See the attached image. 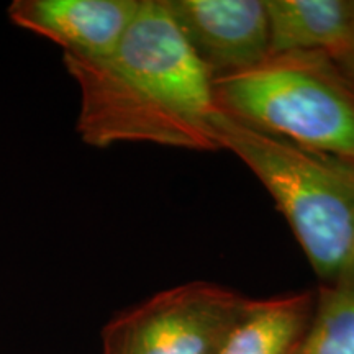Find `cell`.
Segmentation results:
<instances>
[{
  "mask_svg": "<svg viewBox=\"0 0 354 354\" xmlns=\"http://www.w3.org/2000/svg\"><path fill=\"white\" fill-rule=\"evenodd\" d=\"M81 95L77 133L92 148L153 143L218 151L214 77L197 59L166 0H141L107 56H63Z\"/></svg>",
  "mask_w": 354,
  "mask_h": 354,
  "instance_id": "cell-1",
  "label": "cell"
},
{
  "mask_svg": "<svg viewBox=\"0 0 354 354\" xmlns=\"http://www.w3.org/2000/svg\"><path fill=\"white\" fill-rule=\"evenodd\" d=\"M215 136L254 172L323 284L354 279V161L256 130L227 113Z\"/></svg>",
  "mask_w": 354,
  "mask_h": 354,
  "instance_id": "cell-2",
  "label": "cell"
},
{
  "mask_svg": "<svg viewBox=\"0 0 354 354\" xmlns=\"http://www.w3.org/2000/svg\"><path fill=\"white\" fill-rule=\"evenodd\" d=\"M220 112L305 148L354 161V87L320 51L268 56L214 79Z\"/></svg>",
  "mask_w": 354,
  "mask_h": 354,
  "instance_id": "cell-3",
  "label": "cell"
},
{
  "mask_svg": "<svg viewBox=\"0 0 354 354\" xmlns=\"http://www.w3.org/2000/svg\"><path fill=\"white\" fill-rule=\"evenodd\" d=\"M246 297L214 282H187L117 313L102 354H216Z\"/></svg>",
  "mask_w": 354,
  "mask_h": 354,
  "instance_id": "cell-4",
  "label": "cell"
},
{
  "mask_svg": "<svg viewBox=\"0 0 354 354\" xmlns=\"http://www.w3.org/2000/svg\"><path fill=\"white\" fill-rule=\"evenodd\" d=\"M180 32L214 79L269 56L266 0H166Z\"/></svg>",
  "mask_w": 354,
  "mask_h": 354,
  "instance_id": "cell-5",
  "label": "cell"
},
{
  "mask_svg": "<svg viewBox=\"0 0 354 354\" xmlns=\"http://www.w3.org/2000/svg\"><path fill=\"white\" fill-rule=\"evenodd\" d=\"M141 0H13L8 19L63 48L64 56H107L135 20Z\"/></svg>",
  "mask_w": 354,
  "mask_h": 354,
  "instance_id": "cell-6",
  "label": "cell"
},
{
  "mask_svg": "<svg viewBox=\"0 0 354 354\" xmlns=\"http://www.w3.org/2000/svg\"><path fill=\"white\" fill-rule=\"evenodd\" d=\"M313 308L312 292L245 299L216 354H297Z\"/></svg>",
  "mask_w": 354,
  "mask_h": 354,
  "instance_id": "cell-7",
  "label": "cell"
},
{
  "mask_svg": "<svg viewBox=\"0 0 354 354\" xmlns=\"http://www.w3.org/2000/svg\"><path fill=\"white\" fill-rule=\"evenodd\" d=\"M269 56L289 51H320L330 57L348 43L353 0H266Z\"/></svg>",
  "mask_w": 354,
  "mask_h": 354,
  "instance_id": "cell-8",
  "label": "cell"
},
{
  "mask_svg": "<svg viewBox=\"0 0 354 354\" xmlns=\"http://www.w3.org/2000/svg\"><path fill=\"white\" fill-rule=\"evenodd\" d=\"M297 354H354V279L322 284Z\"/></svg>",
  "mask_w": 354,
  "mask_h": 354,
  "instance_id": "cell-9",
  "label": "cell"
},
{
  "mask_svg": "<svg viewBox=\"0 0 354 354\" xmlns=\"http://www.w3.org/2000/svg\"><path fill=\"white\" fill-rule=\"evenodd\" d=\"M331 59L335 61V64L338 66V69L342 71V74L346 77V81L354 87V0H353V26H351V35H349L348 43L344 44V48L338 55H335Z\"/></svg>",
  "mask_w": 354,
  "mask_h": 354,
  "instance_id": "cell-10",
  "label": "cell"
}]
</instances>
